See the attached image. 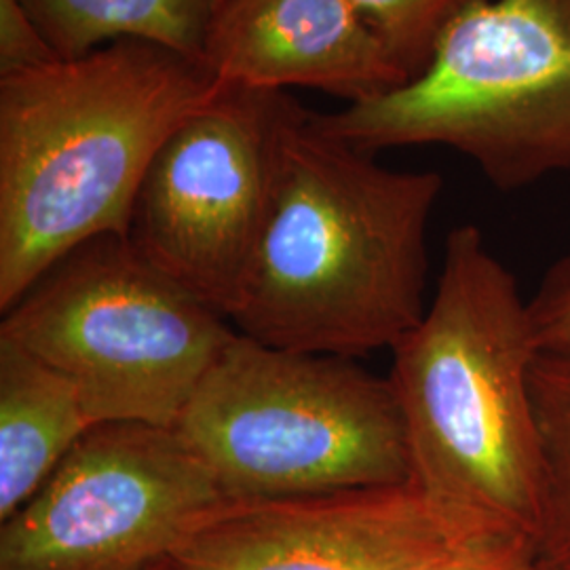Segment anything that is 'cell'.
I'll return each instance as SVG.
<instances>
[{"label": "cell", "mask_w": 570, "mask_h": 570, "mask_svg": "<svg viewBox=\"0 0 570 570\" xmlns=\"http://www.w3.org/2000/svg\"><path fill=\"white\" fill-rule=\"evenodd\" d=\"M442 186L435 171L391 169L330 136L287 94L265 223L228 322L289 351H391L428 311V226Z\"/></svg>", "instance_id": "6da1fadb"}, {"label": "cell", "mask_w": 570, "mask_h": 570, "mask_svg": "<svg viewBox=\"0 0 570 570\" xmlns=\"http://www.w3.org/2000/svg\"><path fill=\"white\" fill-rule=\"evenodd\" d=\"M410 482L473 541L539 546L548 490L529 301L473 225L450 230L433 301L391 348Z\"/></svg>", "instance_id": "7a4b0ae2"}, {"label": "cell", "mask_w": 570, "mask_h": 570, "mask_svg": "<svg viewBox=\"0 0 570 570\" xmlns=\"http://www.w3.org/2000/svg\"><path fill=\"white\" fill-rule=\"evenodd\" d=\"M225 82L148 41L0 77V311L75 247L127 237L165 140Z\"/></svg>", "instance_id": "3957f363"}, {"label": "cell", "mask_w": 570, "mask_h": 570, "mask_svg": "<svg viewBox=\"0 0 570 570\" xmlns=\"http://www.w3.org/2000/svg\"><path fill=\"white\" fill-rule=\"evenodd\" d=\"M174 429L228 501L410 482L406 428L389 379L237 330Z\"/></svg>", "instance_id": "277c9868"}, {"label": "cell", "mask_w": 570, "mask_h": 570, "mask_svg": "<svg viewBox=\"0 0 570 570\" xmlns=\"http://www.w3.org/2000/svg\"><path fill=\"white\" fill-rule=\"evenodd\" d=\"M313 119L372 155L449 146L499 190L570 171V0H469L423 72Z\"/></svg>", "instance_id": "5b68a950"}, {"label": "cell", "mask_w": 570, "mask_h": 570, "mask_svg": "<svg viewBox=\"0 0 570 570\" xmlns=\"http://www.w3.org/2000/svg\"><path fill=\"white\" fill-rule=\"evenodd\" d=\"M169 279L122 235L47 268L4 311L0 336L53 367L91 425L176 428L235 327Z\"/></svg>", "instance_id": "8992f818"}, {"label": "cell", "mask_w": 570, "mask_h": 570, "mask_svg": "<svg viewBox=\"0 0 570 570\" xmlns=\"http://www.w3.org/2000/svg\"><path fill=\"white\" fill-rule=\"evenodd\" d=\"M226 494L176 429L102 423L0 522V570H150Z\"/></svg>", "instance_id": "52a82bcc"}, {"label": "cell", "mask_w": 570, "mask_h": 570, "mask_svg": "<svg viewBox=\"0 0 570 570\" xmlns=\"http://www.w3.org/2000/svg\"><path fill=\"white\" fill-rule=\"evenodd\" d=\"M285 98L225 85L165 140L131 212L134 247L226 320L265 223Z\"/></svg>", "instance_id": "ba28073f"}, {"label": "cell", "mask_w": 570, "mask_h": 570, "mask_svg": "<svg viewBox=\"0 0 570 570\" xmlns=\"http://www.w3.org/2000/svg\"><path fill=\"white\" fill-rule=\"evenodd\" d=\"M511 541V539H510ZM494 543L454 529L412 482L273 501H226L188 534L180 570H410Z\"/></svg>", "instance_id": "9c48e42d"}, {"label": "cell", "mask_w": 570, "mask_h": 570, "mask_svg": "<svg viewBox=\"0 0 570 570\" xmlns=\"http://www.w3.org/2000/svg\"><path fill=\"white\" fill-rule=\"evenodd\" d=\"M204 63L225 85L317 89L346 106L410 81L348 0H228L209 30Z\"/></svg>", "instance_id": "30bf717a"}, {"label": "cell", "mask_w": 570, "mask_h": 570, "mask_svg": "<svg viewBox=\"0 0 570 570\" xmlns=\"http://www.w3.org/2000/svg\"><path fill=\"white\" fill-rule=\"evenodd\" d=\"M91 428L77 389L0 336V522L37 494Z\"/></svg>", "instance_id": "8fae6325"}, {"label": "cell", "mask_w": 570, "mask_h": 570, "mask_svg": "<svg viewBox=\"0 0 570 570\" xmlns=\"http://www.w3.org/2000/svg\"><path fill=\"white\" fill-rule=\"evenodd\" d=\"M228 0H23L61 58L108 42H157L204 61L205 42Z\"/></svg>", "instance_id": "7c38bea8"}, {"label": "cell", "mask_w": 570, "mask_h": 570, "mask_svg": "<svg viewBox=\"0 0 570 570\" xmlns=\"http://www.w3.org/2000/svg\"><path fill=\"white\" fill-rule=\"evenodd\" d=\"M530 387L548 459L539 553L551 569L570 570V348L541 353Z\"/></svg>", "instance_id": "4fadbf2b"}, {"label": "cell", "mask_w": 570, "mask_h": 570, "mask_svg": "<svg viewBox=\"0 0 570 570\" xmlns=\"http://www.w3.org/2000/svg\"><path fill=\"white\" fill-rule=\"evenodd\" d=\"M469 0H348L391 58L416 77L428 68L435 45L450 20Z\"/></svg>", "instance_id": "5bb4252c"}, {"label": "cell", "mask_w": 570, "mask_h": 570, "mask_svg": "<svg viewBox=\"0 0 570 570\" xmlns=\"http://www.w3.org/2000/svg\"><path fill=\"white\" fill-rule=\"evenodd\" d=\"M61 60L23 0H0V77Z\"/></svg>", "instance_id": "9a60e30c"}, {"label": "cell", "mask_w": 570, "mask_h": 570, "mask_svg": "<svg viewBox=\"0 0 570 570\" xmlns=\"http://www.w3.org/2000/svg\"><path fill=\"white\" fill-rule=\"evenodd\" d=\"M529 313L539 353L570 348V254L548 268L529 298Z\"/></svg>", "instance_id": "2e32d148"}, {"label": "cell", "mask_w": 570, "mask_h": 570, "mask_svg": "<svg viewBox=\"0 0 570 570\" xmlns=\"http://www.w3.org/2000/svg\"><path fill=\"white\" fill-rule=\"evenodd\" d=\"M410 570H541V553L534 541L511 539L449 551Z\"/></svg>", "instance_id": "e0dca14e"}, {"label": "cell", "mask_w": 570, "mask_h": 570, "mask_svg": "<svg viewBox=\"0 0 570 570\" xmlns=\"http://www.w3.org/2000/svg\"><path fill=\"white\" fill-rule=\"evenodd\" d=\"M150 570H180V567L174 562V560H165V562H161V564H157L155 569Z\"/></svg>", "instance_id": "ac0fdd59"}, {"label": "cell", "mask_w": 570, "mask_h": 570, "mask_svg": "<svg viewBox=\"0 0 570 570\" xmlns=\"http://www.w3.org/2000/svg\"><path fill=\"white\" fill-rule=\"evenodd\" d=\"M541 570H556V569H551L550 564H546V562H543V560H541Z\"/></svg>", "instance_id": "d6986e66"}]
</instances>
